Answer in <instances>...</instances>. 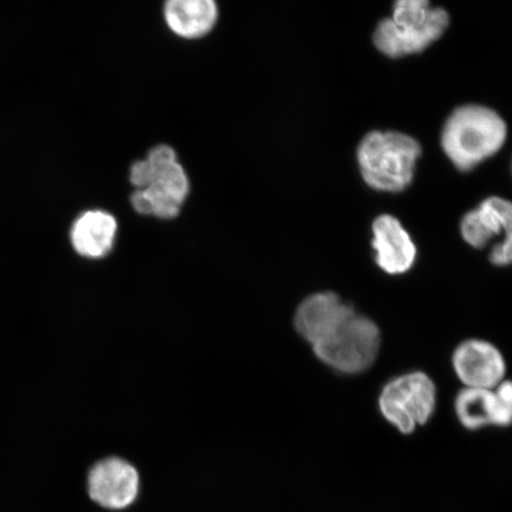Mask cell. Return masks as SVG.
I'll return each instance as SVG.
<instances>
[{
    "label": "cell",
    "instance_id": "obj_1",
    "mask_svg": "<svg viewBox=\"0 0 512 512\" xmlns=\"http://www.w3.org/2000/svg\"><path fill=\"white\" fill-rule=\"evenodd\" d=\"M130 181L136 187L133 208L159 219H174L190 190L189 178L168 145L156 146L144 160L134 163Z\"/></svg>",
    "mask_w": 512,
    "mask_h": 512
},
{
    "label": "cell",
    "instance_id": "obj_2",
    "mask_svg": "<svg viewBox=\"0 0 512 512\" xmlns=\"http://www.w3.org/2000/svg\"><path fill=\"white\" fill-rule=\"evenodd\" d=\"M507 124L491 108L464 106L447 119L441 146L460 171H470L502 149L507 139Z\"/></svg>",
    "mask_w": 512,
    "mask_h": 512
},
{
    "label": "cell",
    "instance_id": "obj_3",
    "mask_svg": "<svg viewBox=\"0 0 512 512\" xmlns=\"http://www.w3.org/2000/svg\"><path fill=\"white\" fill-rule=\"evenodd\" d=\"M448 24L450 16L432 8L430 0H396L393 16L377 25L374 43L389 57L418 54L439 40Z\"/></svg>",
    "mask_w": 512,
    "mask_h": 512
},
{
    "label": "cell",
    "instance_id": "obj_4",
    "mask_svg": "<svg viewBox=\"0 0 512 512\" xmlns=\"http://www.w3.org/2000/svg\"><path fill=\"white\" fill-rule=\"evenodd\" d=\"M421 146L400 132H371L358 147L361 174L370 188L399 192L412 183Z\"/></svg>",
    "mask_w": 512,
    "mask_h": 512
},
{
    "label": "cell",
    "instance_id": "obj_5",
    "mask_svg": "<svg viewBox=\"0 0 512 512\" xmlns=\"http://www.w3.org/2000/svg\"><path fill=\"white\" fill-rule=\"evenodd\" d=\"M381 345L379 326L354 313L328 337L312 345L320 361L344 374H360L376 360Z\"/></svg>",
    "mask_w": 512,
    "mask_h": 512
},
{
    "label": "cell",
    "instance_id": "obj_6",
    "mask_svg": "<svg viewBox=\"0 0 512 512\" xmlns=\"http://www.w3.org/2000/svg\"><path fill=\"white\" fill-rule=\"evenodd\" d=\"M437 389L425 373L396 377L382 389L379 399L381 413L403 434H411L425 425L434 413Z\"/></svg>",
    "mask_w": 512,
    "mask_h": 512
},
{
    "label": "cell",
    "instance_id": "obj_7",
    "mask_svg": "<svg viewBox=\"0 0 512 512\" xmlns=\"http://www.w3.org/2000/svg\"><path fill=\"white\" fill-rule=\"evenodd\" d=\"M139 473L126 460L111 457L93 466L88 476L89 496L102 508L123 510L136 501Z\"/></svg>",
    "mask_w": 512,
    "mask_h": 512
},
{
    "label": "cell",
    "instance_id": "obj_8",
    "mask_svg": "<svg viewBox=\"0 0 512 512\" xmlns=\"http://www.w3.org/2000/svg\"><path fill=\"white\" fill-rule=\"evenodd\" d=\"M491 389L466 388L456 399V413L467 430H479L489 425L509 426L512 416V389L509 381Z\"/></svg>",
    "mask_w": 512,
    "mask_h": 512
},
{
    "label": "cell",
    "instance_id": "obj_9",
    "mask_svg": "<svg viewBox=\"0 0 512 512\" xmlns=\"http://www.w3.org/2000/svg\"><path fill=\"white\" fill-rule=\"evenodd\" d=\"M454 371L467 388L491 389L502 383L505 361L495 345L471 339L459 345L452 357Z\"/></svg>",
    "mask_w": 512,
    "mask_h": 512
},
{
    "label": "cell",
    "instance_id": "obj_10",
    "mask_svg": "<svg viewBox=\"0 0 512 512\" xmlns=\"http://www.w3.org/2000/svg\"><path fill=\"white\" fill-rule=\"evenodd\" d=\"M354 313L355 310L345 304L337 294L316 293L299 305L294 317V326L300 336L315 345L328 337Z\"/></svg>",
    "mask_w": 512,
    "mask_h": 512
},
{
    "label": "cell",
    "instance_id": "obj_11",
    "mask_svg": "<svg viewBox=\"0 0 512 512\" xmlns=\"http://www.w3.org/2000/svg\"><path fill=\"white\" fill-rule=\"evenodd\" d=\"M373 248L377 266L392 275L411 270L418 254L411 235L392 215H381L374 221Z\"/></svg>",
    "mask_w": 512,
    "mask_h": 512
},
{
    "label": "cell",
    "instance_id": "obj_12",
    "mask_svg": "<svg viewBox=\"0 0 512 512\" xmlns=\"http://www.w3.org/2000/svg\"><path fill=\"white\" fill-rule=\"evenodd\" d=\"M511 224V203L503 198L490 197L463 217L460 232L471 247L484 248L497 236L511 233Z\"/></svg>",
    "mask_w": 512,
    "mask_h": 512
},
{
    "label": "cell",
    "instance_id": "obj_13",
    "mask_svg": "<svg viewBox=\"0 0 512 512\" xmlns=\"http://www.w3.org/2000/svg\"><path fill=\"white\" fill-rule=\"evenodd\" d=\"M117 228V221L111 214L89 210L74 222L70 239L80 255L98 259L111 252Z\"/></svg>",
    "mask_w": 512,
    "mask_h": 512
},
{
    "label": "cell",
    "instance_id": "obj_14",
    "mask_svg": "<svg viewBox=\"0 0 512 512\" xmlns=\"http://www.w3.org/2000/svg\"><path fill=\"white\" fill-rule=\"evenodd\" d=\"M164 16L176 35L200 38L215 27L219 11L215 0H166Z\"/></svg>",
    "mask_w": 512,
    "mask_h": 512
},
{
    "label": "cell",
    "instance_id": "obj_15",
    "mask_svg": "<svg viewBox=\"0 0 512 512\" xmlns=\"http://www.w3.org/2000/svg\"><path fill=\"white\" fill-rule=\"evenodd\" d=\"M511 248V234H508L504 236L502 241L492 247L490 252L491 264L498 267L509 266L512 259Z\"/></svg>",
    "mask_w": 512,
    "mask_h": 512
}]
</instances>
